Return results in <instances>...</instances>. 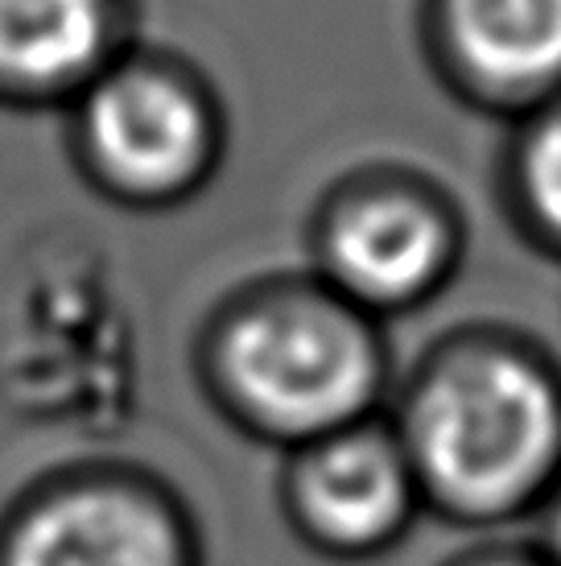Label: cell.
<instances>
[{"instance_id": "cell-1", "label": "cell", "mask_w": 561, "mask_h": 566, "mask_svg": "<svg viewBox=\"0 0 561 566\" xmlns=\"http://www.w3.org/2000/svg\"><path fill=\"white\" fill-rule=\"evenodd\" d=\"M384 422L425 517L487 537L529 525L561 484V360L508 327H458L396 377Z\"/></svg>"}, {"instance_id": "cell-2", "label": "cell", "mask_w": 561, "mask_h": 566, "mask_svg": "<svg viewBox=\"0 0 561 566\" xmlns=\"http://www.w3.org/2000/svg\"><path fill=\"white\" fill-rule=\"evenodd\" d=\"M194 380L232 434L294 451L380 418L396 373L384 327L318 282H261L207 318Z\"/></svg>"}, {"instance_id": "cell-3", "label": "cell", "mask_w": 561, "mask_h": 566, "mask_svg": "<svg viewBox=\"0 0 561 566\" xmlns=\"http://www.w3.org/2000/svg\"><path fill=\"white\" fill-rule=\"evenodd\" d=\"M0 566H207L187 492L137 459H75L0 513Z\"/></svg>"}, {"instance_id": "cell-4", "label": "cell", "mask_w": 561, "mask_h": 566, "mask_svg": "<svg viewBox=\"0 0 561 566\" xmlns=\"http://www.w3.org/2000/svg\"><path fill=\"white\" fill-rule=\"evenodd\" d=\"M277 513L314 558L363 566L401 551L425 517V504L405 451L380 413L285 451Z\"/></svg>"}, {"instance_id": "cell-5", "label": "cell", "mask_w": 561, "mask_h": 566, "mask_svg": "<svg viewBox=\"0 0 561 566\" xmlns=\"http://www.w3.org/2000/svg\"><path fill=\"white\" fill-rule=\"evenodd\" d=\"M83 145L108 190L133 203H166L199 187L215 149V120L203 95L161 66H112L87 83Z\"/></svg>"}, {"instance_id": "cell-6", "label": "cell", "mask_w": 561, "mask_h": 566, "mask_svg": "<svg viewBox=\"0 0 561 566\" xmlns=\"http://www.w3.org/2000/svg\"><path fill=\"white\" fill-rule=\"evenodd\" d=\"M454 269V223L409 190L343 199L318 228V282L375 323L434 302Z\"/></svg>"}, {"instance_id": "cell-7", "label": "cell", "mask_w": 561, "mask_h": 566, "mask_svg": "<svg viewBox=\"0 0 561 566\" xmlns=\"http://www.w3.org/2000/svg\"><path fill=\"white\" fill-rule=\"evenodd\" d=\"M446 54L496 99L561 95V0H442Z\"/></svg>"}, {"instance_id": "cell-8", "label": "cell", "mask_w": 561, "mask_h": 566, "mask_svg": "<svg viewBox=\"0 0 561 566\" xmlns=\"http://www.w3.org/2000/svg\"><path fill=\"white\" fill-rule=\"evenodd\" d=\"M112 42V0H0V75L38 92L92 83Z\"/></svg>"}, {"instance_id": "cell-9", "label": "cell", "mask_w": 561, "mask_h": 566, "mask_svg": "<svg viewBox=\"0 0 561 566\" xmlns=\"http://www.w3.org/2000/svg\"><path fill=\"white\" fill-rule=\"evenodd\" d=\"M516 174L529 232L561 256V99L546 104L525 133Z\"/></svg>"}, {"instance_id": "cell-10", "label": "cell", "mask_w": 561, "mask_h": 566, "mask_svg": "<svg viewBox=\"0 0 561 566\" xmlns=\"http://www.w3.org/2000/svg\"><path fill=\"white\" fill-rule=\"evenodd\" d=\"M437 566H553V563L532 546L529 537L487 534L467 542L463 551L446 554Z\"/></svg>"}, {"instance_id": "cell-11", "label": "cell", "mask_w": 561, "mask_h": 566, "mask_svg": "<svg viewBox=\"0 0 561 566\" xmlns=\"http://www.w3.org/2000/svg\"><path fill=\"white\" fill-rule=\"evenodd\" d=\"M529 525H532V534H525V537L546 554L549 563L561 566V484L553 488V492L546 496V504L532 513Z\"/></svg>"}]
</instances>
